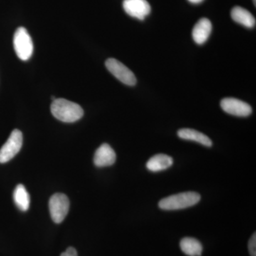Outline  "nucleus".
I'll use <instances>...</instances> for the list:
<instances>
[{"instance_id": "1a4fd4ad", "label": "nucleus", "mask_w": 256, "mask_h": 256, "mask_svg": "<svg viewBox=\"0 0 256 256\" xmlns=\"http://www.w3.org/2000/svg\"><path fill=\"white\" fill-rule=\"evenodd\" d=\"M116 152L114 149L106 143L99 146L94 154V164L98 168L111 166L116 162Z\"/></svg>"}, {"instance_id": "2eb2a0df", "label": "nucleus", "mask_w": 256, "mask_h": 256, "mask_svg": "<svg viewBox=\"0 0 256 256\" xmlns=\"http://www.w3.org/2000/svg\"><path fill=\"white\" fill-rule=\"evenodd\" d=\"M13 198L16 206L22 212H26L30 208V196L26 188L22 184H18L15 188Z\"/></svg>"}, {"instance_id": "dca6fc26", "label": "nucleus", "mask_w": 256, "mask_h": 256, "mask_svg": "<svg viewBox=\"0 0 256 256\" xmlns=\"http://www.w3.org/2000/svg\"><path fill=\"white\" fill-rule=\"evenodd\" d=\"M248 250L250 256H256V234H252L248 242Z\"/></svg>"}, {"instance_id": "ddd939ff", "label": "nucleus", "mask_w": 256, "mask_h": 256, "mask_svg": "<svg viewBox=\"0 0 256 256\" xmlns=\"http://www.w3.org/2000/svg\"><path fill=\"white\" fill-rule=\"evenodd\" d=\"M178 137L181 139L194 141L206 146H212V141L208 136L195 130L184 128L178 130Z\"/></svg>"}, {"instance_id": "4468645a", "label": "nucleus", "mask_w": 256, "mask_h": 256, "mask_svg": "<svg viewBox=\"0 0 256 256\" xmlns=\"http://www.w3.org/2000/svg\"><path fill=\"white\" fill-rule=\"evenodd\" d=\"M180 248L184 254L188 256H200L203 250L201 242L196 239L190 237L182 239Z\"/></svg>"}, {"instance_id": "f03ea898", "label": "nucleus", "mask_w": 256, "mask_h": 256, "mask_svg": "<svg viewBox=\"0 0 256 256\" xmlns=\"http://www.w3.org/2000/svg\"><path fill=\"white\" fill-rule=\"evenodd\" d=\"M200 200L201 196L196 192H183L162 198L159 202V207L166 210H183L194 206Z\"/></svg>"}, {"instance_id": "20e7f679", "label": "nucleus", "mask_w": 256, "mask_h": 256, "mask_svg": "<svg viewBox=\"0 0 256 256\" xmlns=\"http://www.w3.org/2000/svg\"><path fill=\"white\" fill-rule=\"evenodd\" d=\"M48 207L52 220L56 224H60L68 214L70 202L66 195L56 193L50 197Z\"/></svg>"}, {"instance_id": "6ab92c4d", "label": "nucleus", "mask_w": 256, "mask_h": 256, "mask_svg": "<svg viewBox=\"0 0 256 256\" xmlns=\"http://www.w3.org/2000/svg\"><path fill=\"white\" fill-rule=\"evenodd\" d=\"M252 2H254V4H255V6H256V0H252Z\"/></svg>"}, {"instance_id": "0eeeda50", "label": "nucleus", "mask_w": 256, "mask_h": 256, "mask_svg": "<svg viewBox=\"0 0 256 256\" xmlns=\"http://www.w3.org/2000/svg\"><path fill=\"white\" fill-rule=\"evenodd\" d=\"M220 107L224 111L232 116L247 117L252 114V106L238 99L226 98L220 101Z\"/></svg>"}, {"instance_id": "f257e3e1", "label": "nucleus", "mask_w": 256, "mask_h": 256, "mask_svg": "<svg viewBox=\"0 0 256 256\" xmlns=\"http://www.w3.org/2000/svg\"><path fill=\"white\" fill-rule=\"evenodd\" d=\"M52 114L58 120L74 122L84 116V110L78 104L64 98L55 99L50 106Z\"/></svg>"}, {"instance_id": "f8f14e48", "label": "nucleus", "mask_w": 256, "mask_h": 256, "mask_svg": "<svg viewBox=\"0 0 256 256\" xmlns=\"http://www.w3.org/2000/svg\"><path fill=\"white\" fill-rule=\"evenodd\" d=\"M173 164V159L171 156L164 154H158L152 156L146 162L148 170L156 172L170 168Z\"/></svg>"}, {"instance_id": "a211bd4d", "label": "nucleus", "mask_w": 256, "mask_h": 256, "mask_svg": "<svg viewBox=\"0 0 256 256\" xmlns=\"http://www.w3.org/2000/svg\"><path fill=\"white\" fill-rule=\"evenodd\" d=\"M188 1L192 3V4H200V3L202 2L204 0H188Z\"/></svg>"}, {"instance_id": "9b49d317", "label": "nucleus", "mask_w": 256, "mask_h": 256, "mask_svg": "<svg viewBox=\"0 0 256 256\" xmlns=\"http://www.w3.org/2000/svg\"><path fill=\"white\" fill-rule=\"evenodd\" d=\"M234 22L240 24L247 28H252L256 25V18L254 15L242 6H235L230 12Z\"/></svg>"}, {"instance_id": "f3484780", "label": "nucleus", "mask_w": 256, "mask_h": 256, "mask_svg": "<svg viewBox=\"0 0 256 256\" xmlns=\"http://www.w3.org/2000/svg\"><path fill=\"white\" fill-rule=\"evenodd\" d=\"M60 256H78V254L75 248L70 247L67 248V250L63 252Z\"/></svg>"}, {"instance_id": "39448f33", "label": "nucleus", "mask_w": 256, "mask_h": 256, "mask_svg": "<svg viewBox=\"0 0 256 256\" xmlns=\"http://www.w3.org/2000/svg\"><path fill=\"white\" fill-rule=\"evenodd\" d=\"M22 144V133L20 130H14L0 149V163L4 164L13 159L21 150Z\"/></svg>"}, {"instance_id": "6e6552de", "label": "nucleus", "mask_w": 256, "mask_h": 256, "mask_svg": "<svg viewBox=\"0 0 256 256\" xmlns=\"http://www.w3.org/2000/svg\"><path fill=\"white\" fill-rule=\"evenodd\" d=\"M124 12L132 18L143 20L151 12V6L146 0H124Z\"/></svg>"}, {"instance_id": "7ed1b4c3", "label": "nucleus", "mask_w": 256, "mask_h": 256, "mask_svg": "<svg viewBox=\"0 0 256 256\" xmlns=\"http://www.w3.org/2000/svg\"><path fill=\"white\" fill-rule=\"evenodd\" d=\"M14 48L18 58L28 60L31 58L34 52V44L32 37L24 28H18L14 35Z\"/></svg>"}, {"instance_id": "9d476101", "label": "nucleus", "mask_w": 256, "mask_h": 256, "mask_svg": "<svg viewBox=\"0 0 256 256\" xmlns=\"http://www.w3.org/2000/svg\"><path fill=\"white\" fill-rule=\"evenodd\" d=\"M212 31V24L210 20L202 18L194 26L192 37L197 44L202 45L208 40Z\"/></svg>"}, {"instance_id": "423d86ee", "label": "nucleus", "mask_w": 256, "mask_h": 256, "mask_svg": "<svg viewBox=\"0 0 256 256\" xmlns=\"http://www.w3.org/2000/svg\"><path fill=\"white\" fill-rule=\"evenodd\" d=\"M106 66L116 78L126 85L133 86L137 82V79L132 70H130L118 60L116 58H108L106 60Z\"/></svg>"}]
</instances>
